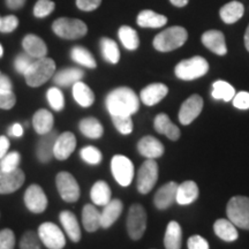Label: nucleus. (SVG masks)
Masks as SVG:
<instances>
[{"label": "nucleus", "mask_w": 249, "mask_h": 249, "mask_svg": "<svg viewBox=\"0 0 249 249\" xmlns=\"http://www.w3.org/2000/svg\"><path fill=\"white\" fill-rule=\"evenodd\" d=\"M105 105L111 116H133L139 111L140 99L130 88L120 87L108 92Z\"/></svg>", "instance_id": "nucleus-1"}, {"label": "nucleus", "mask_w": 249, "mask_h": 249, "mask_svg": "<svg viewBox=\"0 0 249 249\" xmlns=\"http://www.w3.org/2000/svg\"><path fill=\"white\" fill-rule=\"evenodd\" d=\"M55 62L51 58H39L33 62L29 70L24 74L27 85L31 88H37L54 75Z\"/></svg>", "instance_id": "nucleus-2"}, {"label": "nucleus", "mask_w": 249, "mask_h": 249, "mask_svg": "<svg viewBox=\"0 0 249 249\" xmlns=\"http://www.w3.org/2000/svg\"><path fill=\"white\" fill-rule=\"evenodd\" d=\"M188 33L183 27L173 26L158 34L154 38V48L160 52H170L185 44Z\"/></svg>", "instance_id": "nucleus-3"}, {"label": "nucleus", "mask_w": 249, "mask_h": 249, "mask_svg": "<svg viewBox=\"0 0 249 249\" xmlns=\"http://www.w3.org/2000/svg\"><path fill=\"white\" fill-rule=\"evenodd\" d=\"M209 71V64L204 58L196 57L180 61L174 68L176 76L183 81H192L204 76Z\"/></svg>", "instance_id": "nucleus-4"}, {"label": "nucleus", "mask_w": 249, "mask_h": 249, "mask_svg": "<svg viewBox=\"0 0 249 249\" xmlns=\"http://www.w3.org/2000/svg\"><path fill=\"white\" fill-rule=\"evenodd\" d=\"M52 30L60 38L79 39L87 35L88 27L79 18H59L52 24Z\"/></svg>", "instance_id": "nucleus-5"}, {"label": "nucleus", "mask_w": 249, "mask_h": 249, "mask_svg": "<svg viewBox=\"0 0 249 249\" xmlns=\"http://www.w3.org/2000/svg\"><path fill=\"white\" fill-rule=\"evenodd\" d=\"M226 213L235 226L249 230V197L247 196L232 197L227 203Z\"/></svg>", "instance_id": "nucleus-6"}, {"label": "nucleus", "mask_w": 249, "mask_h": 249, "mask_svg": "<svg viewBox=\"0 0 249 249\" xmlns=\"http://www.w3.org/2000/svg\"><path fill=\"white\" fill-rule=\"evenodd\" d=\"M127 232L132 240H140L147 229V213L141 204H133L127 216Z\"/></svg>", "instance_id": "nucleus-7"}, {"label": "nucleus", "mask_w": 249, "mask_h": 249, "mask_svg": "<svg viewBox=\"0 0 249 249\" xmlns=\"http://www.w3.org/2000/svg\"><path fill=\"white\" fill-rule=\"evenodd\" d=\"M38 235L42 244L49 249H64L66 246V238L60 227L54 223H43L38 227Z\"/></svg>", "instance_id": "nucleus-8"}, {"label": "nucleus", "mask_w": 249, "mask_h": 249, "mask_svg": "<svg viewBox=\"0 0 249 249\" xmlns=\"http://www.w3.org/2000/svg\"><path fill=\"white\" fill-rule=\"evenodd\" d=\"M111 172L120 186L127 187L133 181L134 165L126 156L116 155L111 160Z\"/></svg>", "instance_id": "nucleus-9"}, {"label": "nucleus", "mask_w": 249, "mask_h": 249, "mask_svg": "<svg viewBox=\"0 0 249 249\" xmlns=\"http://www.w3.org/2000/svg\"><path fill=\"white\" fill-rule=\"evenodd\" d=\"M158 180V164L155 160H147L141 165L138 173V191L141 194H148Z\"/></svg>", "instance_id": "nucleus-10"}, {"label": "nucleus", "mask_w": 249, "mask_h": 249, "mask_svg": "<svg viewBox=\"0 0 249 249\" xmlns=\"http://www.w3.org/2000/svg\"><path fill=\"white\" fill-rule=\"evenodd\" d=\"M55 185L61 198L68 203H73L80 198V186L76 179L68 172H60L57 174Z\"/></svg>", "instance_id": "nucleus-11"}, {"label": "nucleus", "mask_w": 249, "mask_h": 249, "mask_svg": "<svg viewBox=\"0 0 249 249\" xmlns=\"http://www.w3.org/2000/svg\"><path fill=\"white\" fill-rule=\"evenodd\" d=\"M26 207L34 213H44L48 208V197L38 185H30L24 193Z\"/></svg>", "instance_id": "nucleus-12"}, {"label": "nucleus", "mask_w": 249, "mask_h": 249, "mask_svg": "<svg viewBox=\"0 0 249 249\" xmlns=\"http://www.w3.org/2000/svg\"><path fill=\"white\" fill-rule=\"evenodd\" d=\"M203 110V99L200 95H192L182 103L179 111V121L182 124H189L200 116Z\"/></svg>", "instance_id": "nucleus-13"}, {"label": "nucleus", "mask_w": 249, "mask_h": 249, "mask_svg": "<svg viewBox=\"0 0 249 249\" xmlns=\"http://www.w3.org/2000/svg\"><path fill=\"white\" fill-rule=\"evenodd\" d=\"M26 176L23 171L17 169L11 172L0 171V194H11L21 188L24 183Z\"/></svg>", "instance_id": "nucleus-14"}, {"label": "nucleus", "mask_w": 249, "mask_h": 249, "mask_svg": "<svg viewBox=\"0 0 249 249\" xmlns=\"http://www.w3.org/2000/svg\"><path fill=\"white\" fill-rule=\"evenodd\" d=\"M76 148V138L73 133L59 134L54 143L53 155L58 160H66Z\"/></svg>", "instance_id": "nucleus-15"}, {"label": "nucleus", "mask_w": 249, "mask_h": 249, "mask_svg": "<svg viewBox=\"0 0 249 249\" xmlns=\"http://www.w3.org/2000/svg\"><path fill=\"white\" fill-rule=\"evenodd\" d=\"M58 135L59 133L57 130L52 129L51 132L44 134V135H42V138L39 139L38 144H37L36 148V155L40 163H49V161H51L52 158L54 157L53 149L55 140H57Z\"/></svg>", "instance_id": "nucleus-16"}, {"label": "nucleus", "mask_w": 249, "mask_h": 249, "mask_svg": "<svg viewBox=\"0 0 249 249\" xmlns=\"http://www.w3.org/2000/svg\"><path fill=\"white\" fill-rule=\"evenodd\" d=\"M178 186L179 185L177 182L171 181L158 189L154 197V203L157 209L165 210L176 202Z\"/></svg>", "instance_id": "nucleus-17"}, {"label": "nucleus", "mask_w": 249, "mask_h": 249, "mask_svg": "<svg viewBox=\"0 0 249 249\" xmlns=\"http://www.w3.org/2000/svg\"><path fill=\"white\" fill-rule=\"evenodd\" d=\"M202 43L207 49L217 55H225L227 53V46L225 36L222 31L208 30L202 35Z\"/></svg>", "instance_id": "nucleus-18"}, {"label": "nucleus", "mask_w": 249, "mask_h": 249, "mask_svg": "<svg viewBox=\"0 0 249 249\" xmlns=\"http://www.w3.org/2000/svg\"><path fill=\"white\" fill-rule=\"evenodd\" d=\"M138 150L147 160H156L164 154V145L154 136H144L139 141Z\"/></svg>", "instance_id": "nucleus-19"}, {"label": "nucleus", "mask_w": 249, "mask_h": 249, "mask_svg": "<svg viewBox=\"0 0 249 249\" xmlns=\"http://www.w3.org/2000/svg\"><path fill=\"white\" fill-rule=\"evenodd\" d=\"M167 93H169V88L163 83H151L144 89H142L141 93H140V98H141L143 104L152 107V105L158 104L161 99L166 97Z\"/></svg>", "instance_id": "nucleus-20"}, {"label": "nucleus", "mask_w": 249, "mask_h": 249, "mask_svg": "<svg viewBox=\"0 0 249 249\" xmlns=\"http://www.w3.org/2000/svg\"><path fill=\"white\" fill-rule=\"evenodd\" d=\"M22 46L24 52L34 59L44 58L48 54V46H46L44 40L37 35H33V34L24 36Z\"/></svg>", "instance_id": "nucleus-21"}, {"label": "nucleus", "mask_w": 249, "mask_h": 249, "mask_svg": "<svg viewBox=\"0 0 249 249\" xmlns=\"http://www.w3.org/2000/svg\"><path fill=\"white\" fill-rule=\"evenodd\" d=\"M59 219L68 238L73 242H79L81 240V229L75 214L68 210L61 211Z\"/></svg>", "instance_id": "nucleus-22"}, {"label": "nucleus", "mask_w": 249, "mask_h": 249, "mask_svg": "<svg viewBox=\"0 0 249 249\" xmlns=\"http://www.w3.org/2000/svg\"><path fill=\"white\" fill-rule=\"evenodd\" d=\"M124 204L120 200H111L107 205H104V209L101 213V227L108 229L116 223V220L120 217L123 213Z\"/></svg>", "instance_id": "nucleus-23"}, {"label": "nucleus", "mask_w": 249, "mask_h": 249, "mask_svg": "<svg viewBox=\"0 0 249 249\" xmlns=\"http://www.w3.org/2000/svg\"><path fill=\"white\" fill-rule=\"evenodd\" d=\"M154 127L160 134L169 138L171 141H177L180 138V129L174 124L169 116L165 113H160L155 118Z\"/></svg>", "instance_id": "nucleus-24"}, {"label": "nucleus", "mask_w": 249, "mask_h": 249, "mask_svg": "<svg viewBox=\"0 0 249 249\" xmlns=\"http://www.w3.org/2000/svg\"><path fill=\"white\" fill-rule=\"evenodd\" d=\"M83 76H85V71L82 70L76 67H70L59 71L57 74H54L53 82L58 87H70L82 80Z\"/></svg>", "instance_id": "nucleus-25"}, {"label": "nucleus", "mask_w": 249, "mask_h": 249, "mask_svg": "<svg viewBox=\"0 0 249 249\" xmlns=\"http://www.w3.org/2000/svg\"><path fill=\"white\" fill-rule=\"evenodd\" d=\"M53 114L48 110H44V108H40V110L37 111L33 117L34 129H35L36 133L39 134V135H44V134L51 132V130L53 129Z\"/></svg>", "instance_id": "nucleus-26"}, {"label": "nucleus", "mask_w": 249, "mask_h": 249, "mask_svg": "<svg viewBox=\"0 0 249 249\" xmlns=\"http://www.w3.org/2000/svg\"><path fill=\"white\" fill-rule=\"evenodd\" d=\"M136 23L142 28H160L167 23V18L165 15L158 14L151 9H144L138 15Z\"/></svg>", "instance_id": "nucleus-27"}, {"label": "nucleus", "mask_w": 249, "mask_h": 249, "mask_svg": "<svg viewBox=\"0 0 249 249\" xmlns=\"http://www.w3.org/2000/svg\"><path fill=\"white\" fill-rule=\"evenodd\" d=\"M198 197V187L196 182L188 181L182 182L181 185L178 186V191H177V200L176 202L180 205H188L196 201Z\"/></svg>", "instance_id": "nucleus-28"}, {"label": "nucleus", "mask_w": 249, "mask_h": 249, "mask_svg": "<svg viewBox=\"0 0 249 249\" xmlns=\"http://www.w3.org/2000/svg\"><path fill=\"white\" fill-rule=\"evenodd\" d=\"M164 246L166 249H181L182 230L179 223H169L164 235Z\"/></svg>", "instance_id": "nucleus-29"}, {"label": "nucleus", "mask_w": 249, "mask_h": 249, "mask_svg": "<svg viewBox=\"0 0 249 249\" xmlns=\"http://www.w3.org/2000/svg\"><path fill=\"white\" fill-rule=\"evenodd\" d=\"M213 231L218 238L226 242H233L238 239V231L236 227L231 220L227 219H218L213 224Z\"/></svg>", "instance_id": "nucleus-30"}, {"label": "nucleus", "mask_w": 249, "mask_h": 249, "mask_svg": "<svg viewBox=\"0 0 249 249\" xmlns=\"http://www.w3.org/2000/svg\"><path fill=\"white\" fill-rule=\"evenodd\" d=\"M245 6L239 1H231L224 5L219 11L220 18L227 24L235 23L244 17Z\"/></svg>", "instance_id": "nucleus-31"}, {"label": "nucleus", "mask_w": 249, "mask_h": 249, "mask_svg": "<svg viewBox=\"0 0 249 249\" xmlns=\"http://www.w3.org/2000/svg\"><path fill=\"white\" fill-rule=\"evenodd\" d=\"M82 224L88 232H96L101 227V213L95 205H85L82 210Z\"/></svg>", "instance_id": "nucleus-32"}, {"label": "nucleus", "mask_w": 249, "mask_h": 249, "mask_svg": "<svg viewBox=\"0 0 249 249\" xmlns=\"http://www.w3.org/2000/svg\"><path fill=\"white\" fill-rule=\"evenodd\" d=\"M73 97L77 104L82 107H91L95 102L93 91L82 81H79L73 86Z\"/></svg>", "instance_id": "nucleus-33"}, {"label": "nucleus", "mask_w": 249, "mask_h": 249, "mask_svg": "<svg viewBox=\"0 0 249 249\" xmlns=\"http://www.w3.org/2000/svg\"><path fill=\"white\" fill-rule=\"evenodd\" d=\"M79 128L83 135L92 140L101 139L103 134H104V128H103L102 124L96 118L92 117L85 118V119L81 120L79 124Z\"/></svg>", "instance_id": "nucleus-34"}, {"label": "nucleus", "mask_w": 249, "mask_h": 249, "mask_svg": "<svg viewBox=\"0 0 249 249\" xmlns=\"http://www.w3.org/2000/svg\"><path fill=\"white\" fill-rule=\"evenodd\" d=\"M111 188L105 181H97L91 187L90 191V197L93 204L96 205H107L111 201Z\"/></svg>", "instance_id": "nucleus-35"}, {"label": "nucleus", "mask_w": 249, "mask_h": 249, "mask_svg": "<svg viewBox=\"0 0 249 249\" xmlns=\"http://www.w3.org/2000/svg\"><path fill=\"white\" fill-rule=\"evenodd\" d=\"M101 50L103 58L110 64L116 65L120 60V51L118 48V44L111 38H102L101 40Z\"/></svg>", "instance_id": "nucleus-36"}, {"label": "nucleus", "mask_w": 249, "mask_h": 249, "mask_svg": "<svg viewBox=\"0 0 249 249\" xmlns=\"http://www.w3.org/2000/svg\"><path fill=\"white\" fill-rule=\"evenodd\" d=\"M213 97L218 101L231 102L235 95V89L226 81H216L213 85Z\"/></svg>", "instance_id": "nucleus-37"}, {"label": "nucleus", "mask_w": 249, "mask_h": 249, "mask_svg": "<svg viewBox=\"0 0 249 249\" xmlns=\"http://www.w3.org/2000/svg\"><path fill=\"white\" fill-rule=\"evenodd\" d=\"M118 36H119V39L121 40L123 45L127 50L134 51V50H136L139 48V45H140L139 35L132 27H129V26L120 27L119 31H118Z\"/></svg>", "instance_id": "nucleus-38"}, {"label": "nucleus", "mask_w": 249, "mask_h": 249, "mask_svg": "<svg viewBox=\"0 0 249 249\" xmlns=\"http://www.w3.org/2000/svg\"><path fill=\"white\" fill-rule=\"evenodd\" d=\"M71 57L76 64L82 65L87 68H96L97 66L93 55L83 46H74L71 51Z\"/></svg>", "instance_id": "nucleus-39"}, {"label": "nucleus", "mask_w": 249, "mask_h": 249, "mask_svg": "<svg viewBox=\"0 0 249 249\" xmlns=\"http://www.w3.org/2000/svg\"><path fill=\"white\" fill-rule=\"evenodd\" d=\"M46 98H48L50 107L53 108L54 111L60 112L64 110L65 107L64 93H62L61 90L57 88V87H52V88H50L48 90V92H46Z\"/></svg>", "instance_id": "nucleus-40"}, {"label": "nucleus", "mask_w": 249, "mask_h": 249, "mask_svg": "<svg viewBox=\"0 0 249 249\" xmlns=\"http://www.w3.org/2000/svg\"><path fill=\"white\" fill-rule=\"evenodd\" d=\"M21 161V156L18 151L7 152L4 157L0 160V171H5V172H11L18 169V165Z\"/></svg>", "instance_id": "nucleus-41"}, {"label": "nucleus", "mask_w": 249, "mask_h": 249, "mask_svg": "<svg viewBox=\"0 0 249 249\" xmlns=\"http://www.w3.org/2000/svg\"><path fill=\"white\" fill-rule=\"evenodd\" d=\"M80 156L86 163H88L90 165H98L103 160V155L101 150H98L96 147H92V145H88V147L81 149Z\"/></svg>", "instance_id": "nucleus-42"}, {"label": "nucleus", "mask_w": 249, "mask_h": 249, "mask_svg": "<svg viewBox=\"0 0 249 249\" xmlns=\"http://www.w3.org/2000/svg\"><path fill=\"white\" fill-rule=\"evenodd\" d=\"M20 249H42L38 233L34 231H27L20 240Z\"/></svg>", "instance_id": "nucleus-43"}, {"label": "nucleus", "mask_w": 249, "mask_h": 249, "mask_svg": "<svg viewBox=\"0 0 249 249\" xmlns=\"http://www.w3.org/2000/svg\"><path fill=\"white\" fill-rule=\"evenodd\" d=\"M114 127L124 135H128L133 132L132 116H111Z\"/></svg>", "instance_id": "nucleus-44"}, {"label": "nucleus", "mask_w": 249, "mask_h": 249, "mask_svg": "<svg viewBox=\"0 0 249 249\" xmlns=\"http://www.w3.org/2000/svg\"><path fill=\"white\" fill-rule=\"evenodd\" d=\"M54 8L55 4L52 0H38L34 7V15L38 18H46L54 11Z\"/></svg>", "instance_id": "nucleus-45"}, {"label": "nucleus", "mask_w": 249, "mask_h": 249, "mask_svg": "<svg viewBox=\"0 0 249 249\" xmlns=\"http://www.w3.org/2000/svg\"><path fill=\"white\" fill-rule=\"evenodd\" d=\"M36 59L30 57L29 54H27L26 52H24V53L18 54V57L15 58L14 67H15V70L18 71V73L23 74L24 75V74L27 73V71L30 68L31 65H33V62Z\"/></svg>", "instance_id": "nucleus-46"}, {"label": "nucleus", "mask_w": 249, "mask_h": 249, "mask_svg": "<svg viewBox=\"0 0 249 249\" xmlns=\"http://www.w3.org/2000/svg\"><path fill=\"white\" fill-rule=\"evenodd\" d=\"M18 26V18L15 15H6L0 18V33L8 34L17 29Z\"/></svg>", "instance_id": "nucleus-47"}, {"label": "nucleus", "mask_w": 249, "mask_h": 249, "mask_svg": "<svg viewBox=\"0 0 249 249\" xmlns=\"http://www.w3.org/2000/svg\"><path fill=\"white\" fill-rule=\"evenodd\" d=\"M15 235L14 232L9 229H4L0 231V249H14Z\"/></svg>", "instance_id": "nucleus-48"}, {"label": "nucleus", "mask_w": 249, "mask_h": 249, "mask_svg": "<svg viewBox=\"0 0 249 249\" xmlns=\"http://www.w3.org/2000/svg\"><path fill=\"white\" fill-rule=\"evenodd\" d=\"M17 103L13 91H6V90H0V108L1 110H11Z\"/></svg>", "instance_id": "nucleus-49"}, {"label": "nucleus", "mask_w": 249, "mask_h": 249, "mask_svg": "<svg viewBox=\"0 0 249 249\" xmlns=\"http://www.w3.org/2000/svg\"><path fill=\"white\" fill-rule=\"evenodd\" d=\"M232 101H233V105H234L236 108H240V110H248L249 108V92L240 91V92L235 93Z\"/></svg>", "instance_id": "nucleus-50"}, {"label": "nucleus", "mask_w": 249, "mask_h": 249, "mask_svg": "<svg viewBox=\"0 0 249 249\" xmlns=\"http://www.w3.org/2000/svg\"><path fill=\"white\" fill-rule=\"evenodd\" d=\"M187 246H188V249H210L209 242L201 235L191 236L187 242Z\"/></svg>", "instance_id": "nucleus-51"}, {"label": "nucleus", "mask_w": 249, "mask_h": 249, "mask_svg": "<svg viewBox=\"0 0 249 249\" xmlns=\"http://www.w3.org/2000/svg\"><path fill=\"white\" fill-rule=\"evenodd\" d=\"M102 4V0H76L77 8L85 12H91L97 9Z\"/></svg>", "instance_id": "nucleus-52"}, {"label": "nucleus", "mask_w": 249, "mask_h": 249, "mask_svg": "<svg viewBox=\"0 0 249 249\" xmlns=\"http://www.w3.org/2000/svg\"><path fill=\"white\" fill-rule=\"evenodd\" d=\"M9 147H11V143H9V140L6 138V136H0V160H1L4 156L7 154L9 150Z\"/></svg>", "instance_id": "nucleus-53"}, {"label": "nucleus", "mask_w": 249, "mask_h": 249, "mask_svg": "<svg viewBox=\"0 0 249 249\" xmlns=\"http://www.w3.org/2000/svg\"><path fill=\"white\" fill-rule=\"evenodd\" d=\"M0 90H6V91H13V85L8 76L1 75L0 74Z\"/></svg>", "instance_id": "nucleus-54"}, {"label": "nucleus", "mask_w": 249, "mask_h": 249, "mask_svg": "<svg viewBox=\"0 0 249 249\" xmlns=\"http://www.w3.org/2000/svg\"><path fill=\"white\" fill-rule=\"evenodd\" d=\"M8 134L13 138H21L23 135V127L20 124H14L9 127Z\"/></svg>", "instance_id": "nucleus-55"}, {"label": "nucleus", "mask_w": 249, "mask_h": 249, "mask_svg": "<svg viewBox=\"0 0 249 249\" xmlns=\"http://www.w3.org/2000/svg\"><path fill=\"white\" fill-rule=\"evenodd\" d=\"M26 0H6V6L11 9H20L22 8Z\"/></svg>", "instance_id": "nucleus-56"}, {"label": "nucleus", "mask_w": 249, "mask_h": 249, "mask_svg": "<svg viewBox=\"0 0 249 249\" xmlns=\"http://www.w3.org/2000/svg\"><path fill=\"white\" fill-rule=\"evenodd\" d=\"M171 4L176 7H185V6L188 4L189 0H170Z\"/></svg>", "instance_id": "nucleus-57"}, {"label": "nucleus", "mask_w": 249, "mask_h": 249, "mask_svg": "<svg viewBox=\"0 0 249 249\" xmlns=\"http://www.w3.org/2000/svg\"><path fill=\"white\" fill-rule=\"evenodd\" d=\"M245 46L247 49V51L249 52V26L247 27V30H246L245 34Z\"/></svg>", "instance_id": "nucleus-58"}, {"label": "nucleus", "mask_w": 249, "mask_h": 249, "mask_svg": "<svg viewBox=\"0 0 249 249\" xmlns=\"http://www.w3.org/2000/svg\"><path fill=\"white\" fill-rule=\"evenodd\" d=\"M2 54H4V49H2V45L0 44V58L2 57Z\"/></svg>", "instance_id": "nucleus-59"}, {"label": "nucleus", "mask_w": 249, "mask_h": 249, "mask_svg": "<svg viewBox=\"0 0 249 249\" xmlns=\"http://www.w3.org/2000/svg\"><path fill=\"white\" fill-rule=\"evenodd\" d=\"M0 18H1V17H0Z\"/></svg>", "instance_id": "nucleus-60"}]
</instances>
